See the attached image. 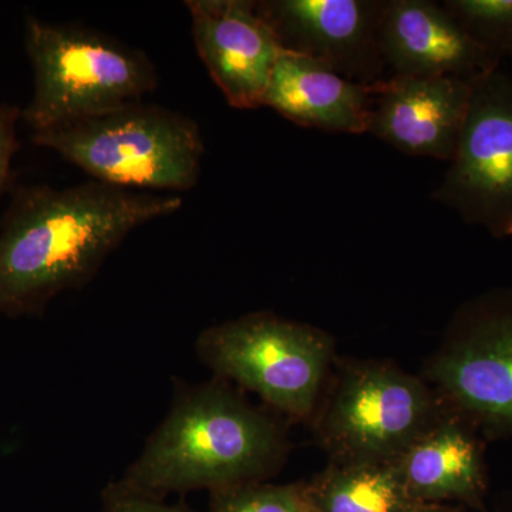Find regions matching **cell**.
Segmentation results:
<instances>
[{"instance_id":"obj_8","label":"cell","mask_w":512,"mask_h":512,"mask_svg":"<svg viewBox=\"0 0 512 512\" xmlns=\"http://www.w3.org/2000/svg\"><path fill=\"white\" fill-rule=\"evenodd\" d=\"M427 376L467 420L512 434V288L485 293L458 312Z\"/></svg>"},{"instance_id":"obj_7","label":"cell","mask_w":512,"mask_h":512,"mask_svg":"<svg viewBox=\"0 0 512 512\" xmlns=\"http://www.w3.org/2000/svg\"><path fill=\"white\" fill-rule=\"evenodd\" d=\"M433 200L494 238L512 237V74L471 80L456 153Z\"/></svg>"},{"instance_id":"obj_15","label":"cell","mask_w":512,"mask_h":512,"mask_svg":"<svg viewBox=\"0 0 512 512\" xmlns=\"http://www.w3.org/2000/svg\"><path fill=\"white\" fill-rule=\"evenodd\" d=\"M316 512H406L414 505L396 461H332L306 484Z\"/></svg>"},{"instance_id":"obj_5","label":"cell","mask_w":512,"mask_h":512,"mask_svg":"<svg viewBox=\"0 0 512 512\" xmlns=\"http://www.w3.org/2000/svg\"><path fill=\"white\" fill-rule=\"evenodd\" d=\"M202 362L289 416L308 417L333 355L322 330L272 313H249L204 330L197 342Z\"/></svg>"},{"instance_id":"obj_12","label":"cell","mask_w":512,"mask_h":512,"mask_svg":"<svg viewBox=\"0 0 512 512\" xmlns=\"http://www.w3.org/2000/svg\"><path fill=\"white\" fill-rule=\"evenodd\" d=\"M380 46L389 76L474 80L503 66L431 0H387Z\"/></svg>"},{"instance_id":"obj_19","label":"cell","mask_w":512,"mask_h":512,"mask_svg":"<svg viewBox=\"0 0 512 512\" xmlns=\"http://www.w3.org/2000/svg\"><path fill=\"white\" fill-rule=\"evenodd\" d=\"M104 512H192L183 505H168L164 500L128 494L109 485L104 491Z\"/></svg>"},{"instance_id":"obj_4","label":"cell","mask_w":512,"mask_h":512,"mask_svg":"<svg viewBox=\"0 0 512 512\" xmlns=\"http://www.w3.org/2000/svg\"><path fill=\"white\" fill-rule=\"evenodd\" d=\"M94 181L124 190L188 191L198 183L205 146L198 124L143 101L33 134Z\"/></svg>"},{"instance_id":"obj_14","label":"cell","mask_w":512,"mask_h":512,"mask_svg":"<svg viewBox=\"0 0 512 512\" xmlns=\"http://www.w3.org/2000/svg\"><path fill=\"white\" fill-rule=\"evenodd\" d=\"M394 461L416 503H476L484 493L483 451L456 417H437Z\"/></svg>"},{"instance_id":"obj_18","label":"cell","mask_w":512,"mask_h":512,"mask_svg":"<svg viewBox=\"0 0 512 512\" xmlns=\"http://www.w3.org/2000/svg\"><path fill=\"white\" fill-rule=\"evenodd\" d=\"M22 119V110L16 106H0V195L6 190L10 181V170L16 151L19 148L16 126Z\"/></svg>"},{"instance_id":"obj_10","label":"cell","mask_w":512,"mask_h":512,"mask_svg":"<svg viewBox=\"0 0 512 512\" xmlns=\"http://www.w3.org/2000/svg\"><path fill=\"white\" fill-rule=\"evenodd\" d=\"M198 56L229 106L262 107L276 60L284 52L252 0H188Z\"/></svg>"},{"instance_id":"obj_20","label":"cell","mask_w":512,"mask_h":512,"mask_svg":"<svg viewBox=\"0 0 512 512\" xmlns=\"http://www.w3.org/2000/svg\"><path fill=\"white\" fill-rule=\"evenodd\" d=\"M406 512H458L443 504H416Z\"/></svg>"},{"instance_id":"obj_6","label":"cell","mask_w":512,"mask_h":512,"mask_svg":"<svg viewBox=\"0 0 512 512\" xmlns=\"http://www.w3.org/2000/svg\"><path fill=\"white\" fill-rule=\"evenodd\" d=\"M440 416L426 384L387 363L340 370L316 433L332 461L394 460Z\"/></svg>"},{"instance_id":"obj_17","label":"cell","mask_w":512,"mask_h":512,"mask_svg":"<svg viewBox=\"0 0 512 512\" xmlns=\"http://www.w3.org/2000/svg\"><path fill=\"white\" fill-rule=\"evenodd\" d=\"M210 512H316L306 485L249 483L211 493Z\"/></svg>"},{"instance_id":"obj_1","label":"cell","mask_w":512,"mask_h":512,"mask_svg":"<svg viewBox=\"0 0 512 512\" xmlns=\"http://www.w3.org/2000/svg\"><path fill=\"white\" fill-rule=\"evenodd\" d=\"M181 207L178 195L94 180L20 188L0 231V315L42 311L60 292L83 288L131 231Z\"/></svg>"},{"instance_id":"obj_9","label":"cell","mask_w":512,"mask_h":512,"mask_svg":"<svg viewBox=\"0 0 512 512\" xmlns=\"http://www.w3.org/2000/svg\"><path fill=\"white\" fill-rule=\"evenodd\" d=\"M387 0H268L259 12L285 52L325 64L352 82L389 77L380 46Z\"/></svg>"},{"instance_id":"obj_11","label":"cell","mask_w":512,"mask_h":512,"mask_svg":"<svg viewBox=\"0 0 512 512\" xmlns=\"http://www.w3.org/2000/svg\"><path fill=\"white\" fill-rule=\"evenodd\" d=\"M471 80L389 76L373 86L372 134L407 156L453 160L466 120Z\"/></svg>"},{"instance_id":"obj_2","label":"cell","mask_w":512,"mask_h":512,"mask_svg":"<svg viewBox=\"0 0 512 512\" xmlns=\"http://www.w3.org/2000/svg\"><path fill=\"white\" fill-rule=\"evenodd\" d=\"M284 451V436L274 420L227 384H201L175 397L140 456L111 485L157 500L188 491L215 493L261 483L281 463Z\"/></svg>"},{"instance_id":"obj_13","label":"cell","mask_w":512,"mask_h":512,"mask_svg":"<svg viewBox=\"0 0 512 512\" xmlns=\"http://www.w3.org/2000/svg\"><path fill=\"white\" fill-rule=\"evenodd\" d=\"M373 86L352 82L325 64L296 53L276 60L262 107L302 127L328 133L365 134Z\"/></svg>"},{"instance_id":"obj_3","label":"cell","mask_w":512,"mask_h":512,"mask_svg":"<svg viewBox=\"0 0 512 512\" xmlns=\"http://www.w3.org/2000/svg\"><path fill=\"white\" fill-rule=\"evenodd\" d=\"M35 90L22 119L33 134L143 101L157 87L146 53L80 25L26 19Z\"/></svg>"},{"instance_id":"obj_16","label":"cell","mask_w":512,"mask_h":512,"mask_svg":"<svg viewBox=\"0 0 512 512\" xmlns=\"http://www.w3.org/2000/svg\"><path fill=\"white\" fill-rule=\"evenodd\" d=\"M447 12L495 59L512 60V0H446Z\"/></svg>"}]
</instances>
